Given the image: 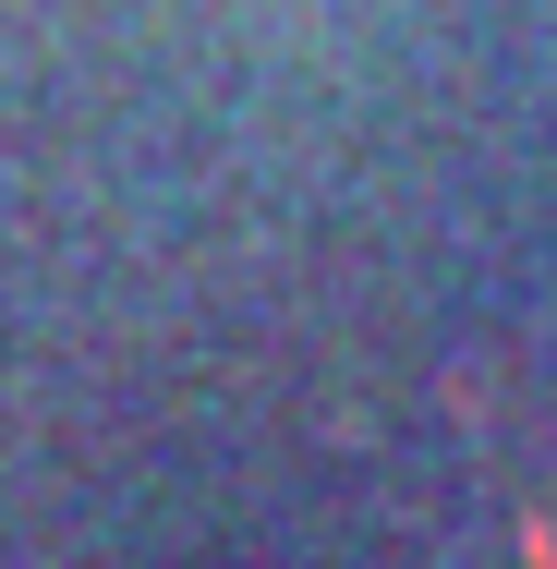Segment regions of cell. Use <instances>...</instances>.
Segmentation results:
<instances>
[{
	"label": "cell",
	"instance_id": "obj_1",
	"mask_svg": "<svg viewBox=\"0 0 557 569\" xmlns=\"http://www.w3.org/2000/svg\"><path fill=\"white\" fill-rule=\"evenodd\" d=\"M521 569H557V521H521Z\"/></svg>",
	"mask_w": 557,
	"mask_h": 569
}]
</instances>
